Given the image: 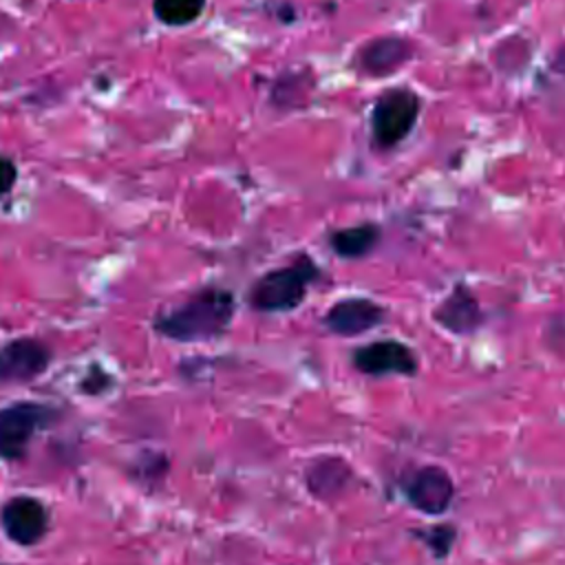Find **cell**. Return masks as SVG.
<instances>
[{
	"instance_id": "ba28073f",
	"label": "cell",
	"mask_w": 565,
	"mask_h": 565,
	"mask_svg": "<svg viewBox=\"0 0 565 565\" xmlns=\"http://www.w3.org/2000/svg\"><path fill=\"white\" fill-rule=\"evenodd\" d=\"M4 532L20 545L38 543L49 525V514L44 505L33 497H13L4 503L0 512Z\"/></svg>"
},
{
	"instance_id": "277c9868",
	"label": "cell",
	"mask_w": 565,
	"mask_h": 565,
	"mask_svg": "<svg viewBox=\"0 0 565 565\" xmlns=\"http://www.w3.org/2000/svg\"><path fill=\"white\" fill-rule=\"evenodd\" d=\"M53 411L35 402H18L0 408V457L20 459L38 428L49 424Z\"/></svg>"
},
{
	"instance_id": "8992f818",
	"label": "cell",
	"mask_w": 565,
	"mask_h": 565,
	"mask_svg": "<svg viewBox=\"0 0 565 565\" xmlns=\"http://www.w3.org/2000/svg\"><path fill=\"white\" fill-rule=\"evenodd\" d=\"M51 351L35 338H13L0 344V382H29L46 371Z\"/></svg>"
},
{
	"instance_id": "3957f363",
	"label": "cell",
	"mask_w": 565,
	"mask_h": 565,
	"mask_svg": "<svg viewBox=\"0 0 565 565\" xmlns=\"http://www.w3.org/2000/svg\"><path fill=\"white\" fill-rule=\"evenodd\" d=\"M419 95L411 88L384 90L371 110V132L380 148H393L404 141L419 119Z\"/></svg>"
},
{
	"instance_id": "8fae6325",
	"label": "cell",
	"mask_w": 565,
	"mask_h": 565,
	"mask_svg": "<svg viewBox=\"0 0 565 565\" xmlns=\"http://www.w3.org/2000/svg\"><path fill=\"white\" fill-rule=\"evenodd\" d=\"M433 318L450 333H472L483 322V311L475 294L463 285L457 282L452 291L435 307Z\"/></svg>"
},
{
	"instance_id": "e0dca14e",
	"label": "cell",
	"mask_w": 565,
	"mask_h": 565,
	"mask_svg": "<svg viewBox=\"0 0 565 565\" xmlns=\"http://www.w3.org/2000/svg\"><path fill=\"white\" fill-rule=\"evenodd\" d=\"M552 66H554V71H558L561 75H565V46H561V49H558V53H556V57H554Z\"/></svg>"
},
{
	"instance_id": "7c38bea8",
	"label": "cell",
	"mask_w": 565,
	"mask_h": 565,
	"mask_svg": "<svg viewBox=\"0 0 565 565\" xmlns=\"http://www.w3.org/2000/svg\"><path fill=\"white\" fill-rule=\"evenodd\" d=\"M380 236L382 232L375 223H360L333 232L329 236V245L342 258H362L375 249Z\"/></svg>"
},
{
	"instance_id": "2e32d148",
	"label": "cell",
	"mask_w": 565,
	"mask_h": 565,
	"mask_svg": "<svg viewBox=\"0 0 565 565\" xmlns=\"http://www.w3.org/2000/svg\"><path fill=\"white\" fill-rule=\"evenodd\" d=\"M18 181V168L11 159L0 154V196H4L7 192H11V188Z\"/></svg>"
},
{
	"instance_id": "6da1fadb",
	"label": "cell",
	"mask_w": 565,
	"mask_h": 565,
	"mask_svg": "<svg viewBox=\"0 0 565 565\" xmlns=\"http://www.w3.org/2000/svg\"><path fill=\"white\" fill-rule=\"evenodd\" d=\"M234 296L221 287H203L181 305L163 311L154 329L177 342H201L218 338L234 318Z\"/></svg>"
},
{
	"instance_id": "5bb4252c",
	"label": "cell",
	"mask_w": 565,
	"mask_h": 565,
	"mask_svg": "<svg viewBox=\"0 0 565 565\" xmlns=\"http://www.w3.org/2000/svg\"><path fill=\"white\" fill-rule=\"evenodd\" d=\"M205 9V0H152V11L168 26H185Z\"/></svg>"
},
{
	"instance_id": "9a60e30c",
	"label": "cell",
	"mask_w": 565,
	"mask_h": 565,
	"mask_svg": "<svg viewBox=\"0 0 565 565\" xmlns=\"http://www.w3.org/2000/svg\"><path fill=\"white\" fill-rule=\"evenodd\" d=\"M426 541H428V545L435 550V554L441 556V554H446L448 547L452 545V541H455V530H452L450 525L433 527V532L426 534Z\"/></svg>"
},
{
	"instance_id": "30bf717a",
	"label": "cell",
	"mask_w": 565,
	"mask_h": 565,
	"mask_svg": "<svg viewBox=\"0 0 565 565\" xmlns=\"http://www.w3.org/2000/svg\"><path fill=\"white\" fill-rule=\"evenodd\" d=\"M384 320V307L369 298H344L331 305L324 316L329 331L338 335H360Z\"/></svg>"
},
{
	"instance_id": "52a82bcc",
	"label": "cell",
	"mask_w": 565,
	"mask_h": 565,
	"mask_svg": "<svg viewBox=\"0 0 565 565\" xmlns=\"http://www.w3.org/2000/svg\"><path fill=\"white\" fill-rule=\"evenodd\" d=\"M404 492L415 510L424 514H441L455 497V486L444 468L424 466L406 479Z\"/></svg>"
},
{
	"instance_id": "7a4b0ae2",
	"label": "cell",
	"mask_w": 565,
	"mask_h": 565,
	"mask_svg": "<svg viewBox=\"0 0 565 565\" xmlns=\"http://www.w3.org/2000/svg\"><path fill=\"white\" fill-rule=\"evenodd\" d=\"M320 278V267L309 254H298L291 263L265 271L249 289V305L256 311H291L296 309L307 289Z\"/></svg>"
},
{
	"instance_id": "5b68a950",
	"label": "cell",
	"mask_w": 565,
	"mask_h": 565,
	"mask_svg": "<svg viewBox=\"0 0 565 565\" xmlns=\"http://www.w3.org/2000/svg\"><path fill=\"white\" fill-rule=\"evenodd\" d=\"M353 364L366 375H415L417 358L399 340H375L353 351Z\"/></svg>"
},
{
	"instance_id": "4fadbf2b",
	"label": "cell",
	"mask_w": 565,
	"mask_h": 565,
	"mask_svg": "<svg viewBox=\"0 0 565 565\" xmlns=\"http://www.w3.org/2000/svg\"><path fill=\"white\" fill-rule=\"evenodd\" d=\"M351 472L349 466L338 459V457H324L320 461H316L309 472H307V483L311 486V490L320 497H331L335 492H340L347 481H349Z\"/></svg>"
},
{
	"instance_id": "9c48e42d",
	"label": "cell",
	"mask_w": 565,
	"mask_h": 565,
	"mask_svg": "<svg viewBox=\"0 0 565 565\" xmlns=\"http://www.w3.org/2000/svg\"><path fill=\"white\" fill-rule=\"evenodd\" d=\"M415 46L411 40L399 35H382L366 42L358 51V68L371 77H384L399 71L413 57Z\"/></svg>"
}]
</instances>
